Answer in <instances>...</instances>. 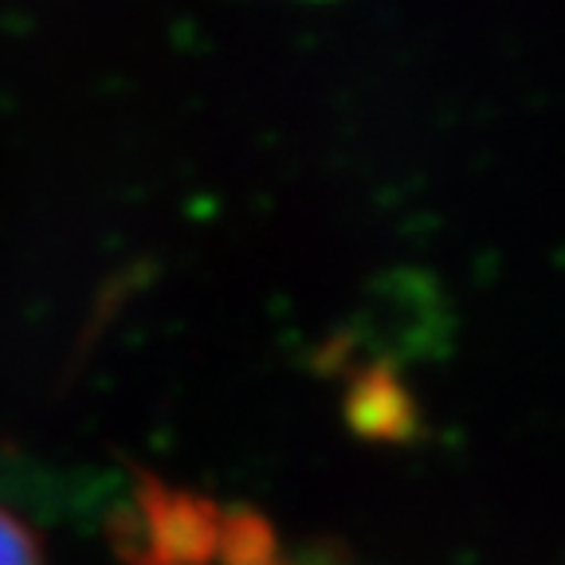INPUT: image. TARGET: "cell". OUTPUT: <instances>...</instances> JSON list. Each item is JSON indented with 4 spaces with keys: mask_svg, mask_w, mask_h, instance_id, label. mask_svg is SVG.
<instances>
[{
    "mask_svg": "<svg viewBox=\"0 0 565 565\" xmlns=\"http://www.w3.org/2000/svg\"><path fill=\"white\" fill-rule=\"evenodd\" d=\"M0 565H44L40 539L9 507H0Z\"/></svg>",
    "mask_w": 565,
    "mask_h": 565,
    "instance_id": "2",
    "label": "cell"
},
{
    "mask_svg": "<svg viewBox=\"0 0 565 565\" xmlns=\"http://www.w3.org/2000/svg\"><path fill=\"white\" fill-rule=\"evenodd\" d=\"M126 554L134 565H282L252 519L166 487L138 499Z\"/></svg>",
    "mask_w": 565,
    "mask_h": 565,
    "instance_id": "1",
    "label": "cell"
}]
</instances>
